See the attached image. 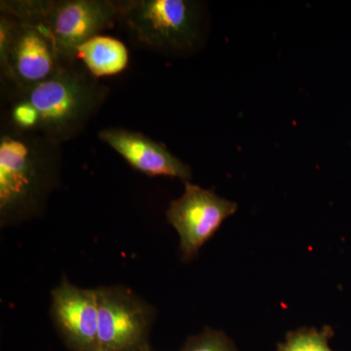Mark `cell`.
Instances as JSON below:
<instances>
[{"label": "cell", "instance_id": "obj_1", "mask_svg": "<svg viewBox=\"0 0 351 351\" xmlns=\"http://www.w3.org/2000/svg\"><path fill=\"white\" fill-rule=\"evenodd\" d=\"M61 164V145L4 122L0 134L1 226L23 223L43 213L59 184Z\"/></svg>", "mask_w": 351, "mask_h": 351}, {"label": "cell", "instance_id": "obj_2", "mask_svg": "<svg viewBox=\"0 0 351 351\" xmlns=\"http://www.w3.org/2000/svg\"><path fill=\"white\" fill-rule=\"evenodd\" d=\"M108 90L75 60L45 82L11 90V96L32 106L38 114V133L62 145L85 130L107 100Z\"/></svg>", "mask_w": 351, "mask_h": 351}, {"label": "cell", "instance_id": "obj_3", "mask_svg": "<svg viewBox=\"0 0 351 351\" xmlns=\"http://www.w3.org/2000/svg\"><path fill=\"white\" fill-rule=\"evenodd\" d=\"M0 12L43 25L64 56L120 20V1L110 0H5Z\"/></svg>", "mask_w": 351, "mask_h": 351}, {"label": "cell", "instance_id": "obj_4", "mask_svg": "<svg viewBox=\"0 0 351 351\" xmlns=\"http://www.w3.org/2000/svg\"><path fill=\"white\" fill-rule=\"evenodd\" d=\"M0 69L2 82L13 89H25L45 82L69 59L38 23L0 12Z\"/></svg>", "mask_w": 351, "mask_h": 351}, {"label": "cell", "instance_id": "obj_5", "mask_svg": "<svg viewBox=\"0 0 351 351\" xmlns=\"http://www.w3.org/2000/svg\"><path fill=\"white\" fill-rule=\"evenodd\" d=\"M120 20L133 38L152 50L182 51L199 36V4L188 0L120 1Z\"/></svg>", "mask_w": 351, "mask_h": 351}, {"label": "cell", "instance_id": "obj_6", "mask_svg": "<svg viewBox=\"0 0 351 351\" xmlns=\"http://www.w3.org/2000/svg\"><path fill=\"white\" fill-rule=\"evenodd\" d=\"M99 351H132L149 346L154 309L123 286L96 288Z\"/></svg>", "mask_w": 351, "mask_h": 351}, {"label": "cell", "instance_id": "obj_7", "mask_svg": "<svg viewBox=\"0 0 351 351\" xmlns=\"http://www.w3.org/2000/svg\"><path fill=\"white\" fill-rule=\"evenodd\" d=\"M237 211V203L186 182L184 193L170 203L166 212L170 225L179 233L184 260L195 258L223 221Z\"/></svg>", "mask_w": 351, "mask_h": 351}, {"label": "cell", "instance_id": "obj_8", "mask_svg": "<svg viewBox=\"0 0 351 351\" xmlns=\"http://www.w3.org/2000/svg\"><path fill=\"white\" fill-rule=\"evenodd\" d=\"M51 315L73 351H99V306L96 289L78 287L63 278L51 294Z\"/></svg>", "mask_w": 351, "mask_h": 351}, {"label": "cell", "instance_id": "obj_9", "mask_svg": "<svg viewBox=\"0 0 351 351\" xmlns=\"http://www.w3.org/2000/svg\"><path fill=\"white\" fill-rule=\"evenodd\" d=\"M99 138L110 145L134 169L149 177L177 178L188 182L193 177L191 167L167 147L140 132L124 128H105Z\"/></svg>", "mask_w": 351, "mask_h": 351}, {"label": "cell", "instance_id": "obj_10", "mask_svg": "<svg viewBox=\"0 0 351 351\" xmlns=\"http://www.w3.org/2000/svg\"><path fill=\"white\" fill-rule=\"evenodd\" d=\"M75 54L96 78L119 75L129 64L126 46L112 36L99 34L88 39L76 48Z\"/></svg>", "mask_w": 351, "mask_h": 351}, {"label": "cell", "instance_id": "obj_11", "mask_svg": "<svg viewBox=\"0 0 351 351\" xmlns=\"http://www.w3.org/2000/svg\"><path fill=\"white\" fill-rule=\"evenodd\" d=\"M334 336L330 326L321 330L315 328H300L288 332L285 341L279 343L277 351H332L329 341Z\"/></svg>", "mask_w": 351, "mask_h": 351}, {"label": "cell", "instance_id": "obj_12", "mask_svg": "<svg viewBox=\"0 0 351 351\" xmlns=\"http://www.w3.org/2000/svg\"><path fill=\"white\" fill-rule=\"evenodd\" d=\"M181 351H239L225 332L206 329L191 337Z\"/></svg>", "mask_w": 351, "mask_h": 351}, {"label": "cell", "instance_id": "obj_13", "mask_svg": "<svg viewBox=\"0 0 351 351\" xmlns=\"http://www.w3.org/2000/svg\"><path fill=\"white\" fill-rule=\"evenodd\" d=\"M132 351H152L151 348H149V346H145V348H138V350H132Z\"/></svg>", "mask_w": 351, "mask_h": 351}]
</instances>
